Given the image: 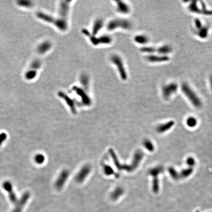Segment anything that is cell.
<instances>
[{"label": "cell", "mask_w": 212, "mask_h": 212, "mask_svg": "<svg viewBox=\"0 0 212 212\" xmlns=\"http://www.w3.org/2000/svg\"><path fill=\"white\" fill-rule=\"evenodd\" d=\"M181 90L184 95L195 107L200 108L202 106V102L200 99L189 86V85L186 83H183L181 86Z\"/></svg>", "instance_id": "cell-1"}, {"label": "cell", "mask_w": 212, "mask_h": 212, "mask_svg": "<svg viewBox=\"0 0 212 212\" xmlns=\"http://www.w3.org/2000/svg\"><path fill=\"white\" fill-rule=\"evenodd\" d=\"M188 9L193 13L202 14L206 15H212V10H207L205 3H201V7L200 8L197 4V2L196 1L191 2L188 7Z\"/></svg>", "instance_id": "cell-2"}, {"label": "cell", "mask_w": 212, "mask_h": 212, "mask_svg": "<svg viewBox=\"0 0 212 212\" xmlns=\"http://www.w3.org/2000/svg\"><path fill=\"white\" fill-rule=\"evenodd\" d=\"M121 26L125 29H129L131 28V24L127 20L114 19L109 22L108 25V30H113L117 28V27Z\"/></svg>", "instance_id": "cell-3"}, {"label": "cell", "mask_w": 212, "mask_h": 212, "mask_svg": "<svg viewBox=\"0 0 212 212\" xmlns=\"http://www.w3.org/2000/svg\"><path fill=\"white\" fill-rule=\"evenodd\" d=\"M178 90V85L175 83H170L165 85L162 88V93L164 99H167L170 98L172 95L175 93Z\"/></svg>", "instance_id": "cell-4"}, {"label": "cell", "mask_w": 212, "mask_h": 212, "mask_svg": "<svg viewBox=\"0 0 212 212\" xmlns=\"http://www.w3.org/2000/svg\"><path fill=\"white\" fill-rule=\"evenodd\" d=\"M111 60L113 63H114L117 66L120 75L123 79L125 80L127 78V73L125 69L122 60L121 58L118 56L114 55L111 56Z\"/></svg>", "instance_id": "cell-5"}, {"label": "cell", "mask_w": 212, "mask_h": 212, "mask_svg": "<svg viewBox=\"0 0 212 212\" xmlns=\"http://www.w3.org/2000/svg\"><path fill=\"white\" fill-rule=\"evenodd\" d=\"M3 187L6 192H8L9 198L13 203H16L18 200L15 193L13 190V187L10 181H5L3 184Z\"/></svg>", "instance_id": "cell-6"}, {"label": "cell", "mask_w": 212, "mask_h": 212, "mask_svg": "<svg viewBox=\"0 0 212 212\" xmlns=\"http://www.w3.org/2000/svg\"><path fill=\"white\" fill-rule=\"evenodd\" d=\"M30 194L29 192H26L22 196L21 198L18 201L14 209L12 212H21L23 210V208L24 207L25 204L30 198Z\"/></svg>", "instance_id": "cell-7"}, {"label": "cell", "mask_w": 212, "mask_h": 212, "mask_svg": "<svg viewBox=\"0 0 212 212\" xmlns=\"http://www.w3.org/2000/svg\"><path fill=\"white\" fill-rule=\"evenodd\" d=\"M67 1H62L58 7V18L66 19L69 10V3Z\"/></svg>", "instance_id": "cell-8"}, {"label": "cell", "mask_w": 212, "mask_h": 212, "mask_svg": "<svg viewBox=\"0 0 212 212\" xmlns=\"http://www.w3.org/2000/svg\"><path fill=\"white\" fill-rule=\"evenodd\" d=\"M68 176V172L66 171H62L55 183L56 189L60 190L63 188Z\"/></svg>", "instance_id": "cell-9"}, {"label": "cell", "mask_w": 212, "mask_h": 212, "mask_svg": "<svg viewBox=\"0 0 212 212\" xmlns=\"http://www.w3.org/2000/svg\"><path fill=\"white\" fill-rule=\"evenodd\" d=\"M147 60L151 63H162L166 62L169 60V58L167 56H155L150 55L147 56Z\"/></svg>", "instance_id": "cell-10"}, {"label": "cell", "mask_w": 212, "mask_h": 212, "mask_svg": "<svg viewBox=\"0 0 212 212\" xmlns=\"http://www.w3.org/2000/svg\"><path fill=\"white\" fill-rule=\"evenodd\" d=\"M52 44L48 41L43 42L40 44L37 48V50L40 54H44L51 49Z\"/></svg>", "instance_id": "cell-11"}, {"label": "cell", "mask_w": 212, "mask_h": 212, "mask_svg": "<svg viewBox=\"0 0 212 212\" xmlns=\"http://www.w3.org/2000/svg\"><path fill=\"white\" fill-rule=\"evenodd\" d=\"M174 125V121H169L166 123L160 125L157 128V131L158 132H160V133L166 132V131H169L171 129Z\"/></svg>", "instance_id": "cell-12"}, {"label": "cell", "mask_w": 212, "mask_h": 212, "mask_svg": "<svg viewBox=\"0 0 212 212\" xmlns=\"http://www.w3.org/2000/svg\"><path fill=\"white\" fill-rule=\"evenodd\" d=\"M164 171V167L162 166H158L154 167L149 171V173L154 178H158L159 174L162 173Z\"/></svg>", "instance_id": "cell-13"}, {"label": "cell", "mask_w": 212, "mask_h": 212, "mask_svg": "<svg viewBox=\"0 0 212 212\" xmlns=\"http://www.w3.org/2000/svg\"><path fill=\"white\" fill-rule=\"evenodd\" d=\"M117 10L120 13L126 14L129 12V7L126 3L122 2H117Z\"/></svg>", "instance_id": "cell-14"}, {"label": "cell", "mask_w": 212, "mask_h": 212, "mask_svg": "<svg viewBox=\"0 0 212 212\" xmlns=\"http://www.w3.org/2000/svg\"><path fill=\"white\" fill-rule=\"evenodd\" d=\"M90 171V167L88 166L84 167L83 169L80 172L79 174H78V175L77 176V180L78 182H82V180L85 179L86 176L88 175V174L89 173Z\"/></svg>", "instance_id": "cell-15"}, {"label": "cell", "mask_w": 212, "mask_h": 212, "mask_svg": "<svg viewBox=\"0 0 212 212\" xmlns=\"http://www.w3.org/2000/svg\"><path fill=\"white\" fill-rule=\"evenodd\" d=\"M171 51H172L171 47L169 45H167L160 47L157 50V52L158 54L162 56H166L167 54L171 53Z\"/></svg>", "instance_id": "cell-16"}, {"label": "cell", "mask_w": 212, "mask_h": 212, "mask_svg": "<svg viewBox=\"0 0 212 212\" xmlns=\"http://www.w3.org/2000/svg\"><path fill=\"white\" fill-rule=\"evenodd\" d=\"M37 72H38L37 70L30 68L25 73V78L29 81L33 80L35 78H36L37 75Z\"/></svg>", "instance_id": "cell-17"}, {"label": "cell", "mask_w": 212, "mask_h": 212, "mask_svg": "<svg viewBox=\"0 0 212 212\" xmlns=\"http://www.w3.org/2000/svg\"><path fill=\"white\" fill-rule=\"evenodd\" d=\"M194 171V169L192 167H190L188 169H183L179 173L180 178H186L188 177L191 174H192Z\"/></svg>", "instance_id": "cell-18"}, {"label": "cell", "mask_w": 212, "mask_h": 212, "mask_svg": "<svg viewBox=\"0 0 212 212\" xmlns=\"http://www.w3.org/2000/svg\"><path fill=\"white\" fill-rule=\"evenodd\" d=\"M198 35L200 38H206L207 37L209 33V28L207 26H202V28L198 30Z\"/></svg>", "instance_id": "cell-19"}, {"label": "cell", "mask_w": 212, "mask_h": 212, "mask_svg": "<svg viewBox=\"0 0 212 212\" xmlns=\"http://www.w3.org/2000/svg\"><path fill=\"white\" fill-rule=\"evenodd\" d=\"M103 26V21L101 20H97L95 22L93 26V34H96L101 29Z\"/></svg>", "instance_id": "cell-20"}, {"label": "cell", "mask_w": 212, "mask_h": 212, "mask_svg": "<svg viewBox=\"0 0 212 212\" xmlns=\"http://www.w3.org/2000/svg\"><path fill=\"white\" fill-rule=\"evenodd\" d=\"M17 5L21 7H23L26 8H31L33 6V3L31 1H19L17 2Z\"/></svg>", "instance_id": "cell-21"}, {"label": "cell", "mask_w": 212, "mask_h": 212, "mask_svg": "<svg viewBox=\"0 0 212 212\" xmlns=\"http://www.w3.org/2000/svg\"><path fill=\"white\" fill-rule=\"evenodd\" d=\"M135 40L139 44H146L148 41V38L144 35H138L135 37Z\"/></svg>", "instance_id": "cell-22"}, {"label": "cell", "mask_w": 212, "mask_h": 212, "mask_svg": "<svg viewBox=\"0 0 212 212\" xmlns=\"http://www.w3.org/2000/svg\"><path fill=\"white\" fill-rule=\"evenodd\" d=\"M197 119L193 116H190L186 120V124L189 127L194 128L197 125Z\"/></svg>", "instance_id": "cell-23"}, {"label": "cell", "mask_w": 212, "mask_h": 212, "mask_svg": "<svg viewBox=\"0 0 212 212\" xmlns=\"http://www.w3.org/2000/svg\"><path fill=\"white\" fill-rule=\"evenodd\" d=\"M168 171H169V174L171 175V177L173 179H175V180H178L179 178H180L179 173H178L177 171H176L175 169L173 167H169Z\"/></svg>", "instance_id": "cell-24"}, {"label": "cell", "mask_w": 212, "mask_h": 212, "mask_svg": "<svg viewBox=\"0 0 212 212\" xmlns=\"http://www.w3.org/2000/svg\"><path fill=\"white\" fill-rule=\"evenodd\" d=\"M35 161L38 164H42L45 161V157L42 154H37L35 156Z\"/></svg>", "instance_id": "cell-25"}, {"label": "cell", "mask_w": 212, "mask_h": 212, "mask_svg": "<svg viewBox=\"0 0 212 212\" xmlns=\"http://www.w3.org/2000/svg\"><path fill=\"white\" fill-rule=\"evenodd\" d=\"M144 145L145 147L150 151H153L154 150V147L152 143L149 140H146L144 142Z\"/></svg>", "instance_id": "cell-26"}, {"label": "cell", "mask_w": 212, "mask_h": 212, "mask_svg": "<svg viewBox=\"0 0 212 212\" xmlns=\"http://www.w3.org/2000/svg\"><path fill=\"white\" fill-rule=\"evenodd\" d=\"M186 162H187V164L191 167H192V166H195L196 164L195 160L194 158L192 157H189L186 160Z\"/></svg>", "instance_id": "cell-27"}, {"label": "cell", "mask_w": 212, "mask_h": 212, "mask_svg": "<svg viewBox=\"0 0 212 212\" xmlns=\"http://www.w3.org/2000/svg\"><path fill=\"white\" fill-rule=\"evenodd\" d=\"M141 51L143 52H144V53L151 54V53H154V52L156 51V49L153 47H146L145 48H143L141 49Z\"/></svg>", "instance_id": "cell-28"}, {"label": "cell", "mask_w": 212, "mask_h": 212, "mask_svg": "<svg viewBox=\"0 0 212 212\" xmlns=\"http://www.w3.org/2000/svg\"><path fill=\"white\" fill-rule=\"evenodd\" d=\"M194 25L196 26V28L197 29V30H199V29H200L202 28L203 26H202V23L201 21L200 20H199V19L196 18L194 20Z\"/></svg>", "instance_id": "cell-29"}, {"label": "cell", "mask_w": 212, "mask_h": 212, "mask_svg": "<svg viewBox=\"0 0 212 212\" xmlns=\"http://www.w3.org/2000/svg\"><path fill=\"white\" fill-rule=\"evenodd\" d=\"M122 192V191L121 190V189H118L115 191V192L113 194L112 197L113 199H117L118 197H119V196H120Z\"/></svg>", "instance_id": "cell-30"}, {"label": "cell", "mask_w": 212, "mask_h": 212, "mask_svg": "<svg viewBox=\"0 0 212 212\" xmlns=\"http://www.w3.org/2000/svg\"><path fill=\"white\" fill-rule=\"evenodd\" d=\"M7 135L5 132H2L0 134V146L2 145V143L7 139Z\"/></svg>", "instance_id": "cell-31"}, {"label": "cell", "mask_w": 212, "mask_h": 212, "mask_svg": "<svg viewBox=\"0 0 212 212\" xmlns=\"http://www.w3.org/2000/svg\"><path fill=\"white\" fill-rule=\"evenodd\" d=\"M210 85L211 88L212 90V75H211L210 78Z\"/></svg>", "instance_id": "cell-32"}, {"label": "cell", "mask_w": 212, "mask_h": 212, "mask_svg": "<svg viewBox=\"0 0 212 212\" xmlns=\"http://www.w3.org/2000/svg\"><path fill=\"white\" fill-rule=\"evenodd\" d=\"M196 212H199V211H196Z\"/></svg>", "instance_id": "cell-33"}]
</instances>
